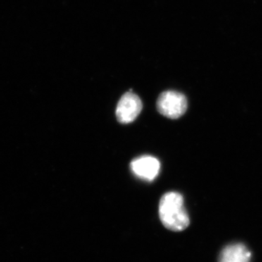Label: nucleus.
Returning a JSON list of instances; mask_svg holds the SVG:
<instances>
[{"label": "nucleus", "instance_id": "obj_4", "mask_svg": "<svg viewBox=\"0 0 262 262\" xmlns=\"http://www.w3.org/2000/svg\"><path fill=\"white\" fill-rule=\"evenodd\" d=\"M130 169L139 179L151 182L159 173L160 163L159 160L154 157L145 155L133 160L130 163Z\"/></svg>", "mask_w": 262, "mask_h": 262}, {"label": "nucleus", "instance_id": "obj_2", "mask_svg": "<svg viewBox=\"0 0 262 262\" xmlns=\"http://www.w3.org/2000/svg\"><path fill=\"white\" fill-rule=\"evenodd\" d=\"M157 108L165 117L170 119L179 118L187 111V98L177 91H165L160 95L157 101Z\"/></svg>", "mask_w": 262, "mask_h": 262}, {"label": "nucleus", "instance_id": "obj_5", "mask_svg": "<svg viewBox=\"0 0 262 262\" xmlns=\"http://www.w3.org/2000/svg\"><path fill=\"white\" fill-rule=\"evenodd\" d=\"M251 257V253L246 246L234 244L224 248L219 262H250Z\"/></svg>", "mask_w": 262, "mask_h": 262}, {"label": "nucleus", "instance_id": "obj_3", "mask_svg": "<svg viewBox=\"0 0 262 262\" xmlns=\"http://www.w3.org/2000/svg\"><path fill=\"white\" fill-rule=\"evenodd\" d=\"M142 107V101L140 98L134 93L127 92L122 96L117 104V120L121 123H130L139 116Z\"/></svg>", "mask_w": 262, "mask_h": 262}, {"label": "nucleus", "instance_id": "obj_1", "mask_svg": "<svg viewBox=\"0 0 262 262\" xmlns=\"http://www.w3.org/2000/svg\"><path fill=\"white\" fill-rule=\"evenodd\" d=\"M159 215L164 227L173 232L184 230L190 223L189 215L184 206V198L178 192H168L162 196Z\"/></svg>", "mask_w": 262, "mask_h": 262}]
</instances>
